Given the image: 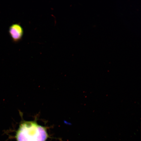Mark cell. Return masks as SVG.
<instances>
[{
  "label": "cell",
  "instance_id": "6da1fadb",
  "mask_svg": "<svg viewBox=\"0 0 141 141\" xmlns=\"http://www.w3.org/2000/svg\"><path fill=\"white\" fill-rule=\"evenodd\" d=\"M48 136L46 128L33 121L21 124L16 135L17 141H45Z\"/></svg>",
  "mask_w": 141,
  "mask_h": 141
},
{
  "label": "cell",
  "instance_id": "7a4b0ae2",
  "mask_svg": "<svg viewBox=\"0 0 141 141\" xmlns=\"http://www.w3.org/2000/svg\"><path fill=\"white\" fill-rule=\"evenodd\" d=\"M9 32L12 40L17 42L22 39L24 34L23 29L19 24L15 23L9 27Z\"/></svg>",
  "mask_w": 141,
  "mask_h": 141
}]
</instances>
